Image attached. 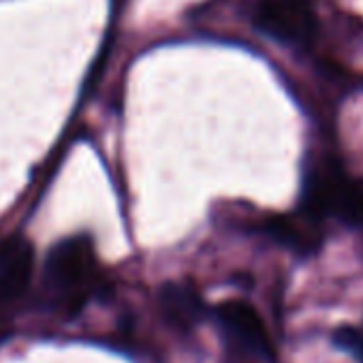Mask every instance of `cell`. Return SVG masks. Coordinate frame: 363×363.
<instances>
[{"label": "cell", "mask_w": 363, "mask_h": 363, "mask_svg": "<svg viewBox=\"0 0 363 363\" xmlns=\"http://www.w3.org/2000/svg\"><path fill=\"white\" fill-rule=\"evenodd\" d=\"M308 214L333 216L346 225L363 227V177H350L335 164H323L310 173L306 186Z\"/></svg>", "instance_id": "obj_1"}, {"label": "cell", "mask_w": 363, "mask_h": 363, "mask_svg": "<svg viewBox=\"0 0 363 363\" xmlns=\"http://www.w3.org/2000/svg\"><path fill=\"white\" fill-rule=\"evenodd\" d=\"M94 250L90 240L73 238L60 242L48 261V276L52 286L62 295V303L69 314L82 310L94 282Z\"/></svg>", "instance_id": "obj_2"}, {"label": "cell", "mask_w": 363, "mask_h": 363, "mask_svg": "<svg viewBox=\"0 0 363 363\" xmlns=\"http://www.w3.org/2000/svg\"><path fill=\"white\" fill-rule=\"evenodd\" d=\"M252 24L284 45H306L318 28L312 0H255Z\"/></svg>", "instance_id": "obj_3"}, {"label": "cell", "mask_w": 363, "mask_h": 363, "mask_svg": "<svg viewBox=\"0 0 363 363\" xmlns=\"http://www.w3.org/2000/svg\"><path fill=\"white\" fill-rule=\"evenodd\" d=\"M216 316L223 323V327L229 331V335L238 340L246 350L267 361L276 359V348L272 344V337L252 303L244 299H227L216 306Z\"/></svg>", "instance_id": "obj_4"}, {"label": "cell", "mask_w": 363, "mask_h": 363, "mask_svg": "<svg viewBox=\"0 0 363 363\" xmlns=\"http://www.w3.org/2000/svg\"><path fill=\"white\" fill-rule=\"evenodd\" d=\"M261 231L297 255H310L323 244V231L316 216L308 214H269L259 223Z\"/></svg>", "instance_id": "obj_5"}, {"label": "cell", "mask_w": 363, "mask_h": 363, "mask_svg": "<svg viewBox=\"0 0 363 363\" xmlns=\"http://www.w3.org/2000/svg\"><path fill=\"white\" fill-rule=\"evenodd\" d=\"M33 263V246L24 238H9L0 246V301H13L26 291Z\"/></svg>", "instance_id": "obj_6"}, {"label": "cell", "mask_w": 363, "mask_h": 363, "mask_svg": "<svg viewBox=\"0 0 363 363\" xmlns=\"http://www.w3.org/2000/svg\"><path fill=\"white\" fill-rule=\"evenodd\" d=\"M158 303L167 323L177 329H193L206 312L203 299L191 282H167L158 293Z\"/></svg>", "instance_id": "obj_7"}, {"label": "cell", "mask_w": 363, "mask_h": 363, "mask_svg": "<svg viewBox=\"0 0 363 363\" xmlns=\"http://www.w3.org/2000/svg\"><path fill=\"white\" fill-rule=\"evenodd\" d=\"M333 342H335V346L352 352L357 359L363 361V331H359L354 327H340L333 333Z\"/></svg>", "instance_id": "obj_8"}]
</instances>
